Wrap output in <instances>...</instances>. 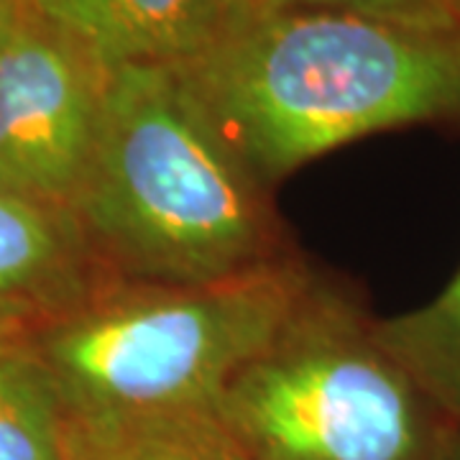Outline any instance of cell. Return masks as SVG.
<instances>
[{
  "mask_svg": "<svg viewBox=\"0 0 460 460\" xmlns=\"http://www.w3.org/2000/svg\"><path fill=\"white\" fill-rule=\"evenodd\" d=\"M177 72L269 190L366 136L460 126V33L341 11H261Z\"/></svg>",
  "mask_w": 460,
  "mask_h": 460,
  "instance_id": "obj_1",
  "label": "cell"
},
{
  "mask_svg": "<svg viewBox=\"0 0 460 460\" xmlns=\"http://www.w3.org/2000/svg\"><path fill=\"white\" fill-rule=\"evenodd\" d=\"M72 213L113 279L205 284L296 256L269 187L215 131L177 66L108 69Z\"/></svg>",
  "mask_w": 460,
  "mask_h": 460,
  "instance_id": "obj_2",
  "label": "cell"
},
{
  "mask_svg": "<svg viewBox=\"0 0 460 460\" xmlns=\"http://www.w3.org/2000/svg\"><path fill=\"white\" fill-rule=\"evenodd\" d=\"M317 277L296 256L205 284L105 279L13 332L65 422L213 410Z\"/></svg>",
  "mask_w": 460,
  "mask_h": 460,
  "instance_id": "obj_3",
  "label": "cell"
},
{
  "mask_svg": "<svg viewBox=\"0 0 460 460\" xmlns=\"http://www.w3.org/2000/svg\"><path fill=\"white\" fill-rule=\"evenodd\" d=\"M215 414L248 460H443L458 435L358 296L320 277Z\"/></svg>",
  "mask_w": 460,
  "mask_h": 460,
  "instance_id": "obj_4",
  "label": "cell"
},
{
  "mask_svg": "<svg viewBox=\"0 0 460 460\" xmlns=\"http://www.w3.org/2000/svg\"><path fill=\"white\" fill-rule=\"evenodd\" d=\"M108 69L44 21L0 41V184L72 210Z\"/></svg>",
  "mask_w": 460,
  "mask_h": 460,
  "instance_id": "obj_5",
  "label": "cell"
},
{
  "mask_svg": "<svg viewBox=\"0 0 460 460\" xmlns=\"http://www.w3.org/2000/svg\"><path fill=\"white\" fill-rule=\"evenodd\" d=\"M105 279L72 210L0 184V330L36 325Z\"/></svg>",
  "mask_w": 460,
  "mask_h": 460,
  "instance_id": "obj_6",
  "label": "cell"
},
{
  "mask_svg": "<svg viewBox=\"0 0 460 460\" xmlns=\"http://www.w3.org/2000/svg\"><path fill=\"white\" fill-rule=\"evenodd\" d=\"M31 8L105 69L180 66L230 26L220 0H31Z\"/></svg>",
  "mask_w": 460,
  "mask_h": 460,
  "instance_id": "obj_7",
  "label": "cell"
},
{
  "mask_svg": "<svg viewBox=\"0 0 460 460\" xmlns=\"http://www.w3.org/2000/svg\"><path fill=\"white\" fill-rule=\"evenodd\" d=\"M66 460H248L213 410L65 422Z\"/></svg>",
  "mask_w": 460,
  "mask_h": 460,
  "instance_id": "obj_8",
  "label": "cell"
},
{
  "mask_svg": "<svg viewBox=\"0 0 460 460\" xmlns=\"http://www.w3.org/2000/svg\"><path fill=\"white\" fill-rule=\"evenodd\" d=\"M376 335L460 435V266L425 305L376 317Z\"/></svg>",
  "mask_w": 460,
  "mask_h": 460,
  "instance_id": "obj_9",
  "label": "cell"
},
{
  "mask_svg": "<svg viewBox=\"0 0 460 460\" xmlns=\"http://www.w3.org/2000/svg\"><path fill=\"white\" fill-rule=\"evenodd\" d=\"M0 460H66L65 420L39 366L0 330Z\"/></svg>",
  "mask_w": 460,
  "mask_h": 460,
  "instance_id": "obj_10",
  "label": "cell"
},
{
  "mask_svg": "<svg viewBox=\"0 0 460 460\" xmlns=\"http://www.w3.org/2000/svg\"><path fill=\"white\" fill-rule=\"evenodd\" d=\"M314 8L374 18L422 31L460 33V0H266L263 11Z\"/></svg>",
  "mask_w": 460,
  "mask_h": 460,
  "instance_id": "obj_11",
  "label": "cell"
},
{
  "mask_svg": "<svg viewBox=\"0 0 460 460\" xmlns=\"http://www.w3.org/2000/svg\"><path fill=\"white\" fill-rule=\"evenodd\" d=\"M39 21L31 8V0H0V41L13 36L29 23Z\"/></svg>",
  "mask_w": 460,
  "mask_h": 460,
  "instance_id": "obj_12",
  "label": "cell"
},
{
  "mask_svg": "<svg viewBox=\"0 0 460 460\" xmlns=\"http://www.w3.org/2000/svg\"><path fill=\"white\" fill-rule=\"evenodd\" d=\"M220 5H223V11H226V16H228L230 23H238V21H243V18L261 13L266 0H220Z\"/></svg>",
  "mask_w": 460,
  "mask_h": 460,
  "instance_id": "obj_13",
  "label": "cell"
},
{
  "mask_svg": "<svg viewBox=\"0 0 460 460\" xmlns=\"http://www.w3.org/2000/svg\"><path fill=\"white\" fill-rule=\"evenodd\" d=\"M443 460H460V435H456V438H453V443L447 445Z\"/></svg>",
  "mask_w": 460,
  "mask_h": 460,
  "instance_id": "obj_14",
  "label": "cell"
}]
</instances>
